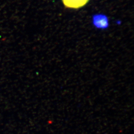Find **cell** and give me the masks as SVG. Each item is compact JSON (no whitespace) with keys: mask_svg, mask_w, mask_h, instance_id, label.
<instances>
[{"mask_svg":"<svg viewBox=\"0 0 134 134\" xmlns=\"http://www.w3.org/2000/svg\"><path fill=\"white\" fill-rule=\"evenodd\" d=\"M92 24L96 29H105L109 25V19L105 14H94L92 17Z\"/></svg>","mask_w":134,"mask_h":134,"instance_id":"6da1fadb","label":"cell"},{"mask_svg":"<svg viewBox=\"0 0 134 134\" xmlns=\"http://www.w3.org/2000/svg\"><path fill=\"white\" fill-rule=\"evenodd\" d=\"M64 5L72 9H78L84 7L90 0H62Z\"/></svg>","mask_w":134,"mask_h":134,"instance_id":"7a4b0ae2","label":"cell"}]
</instances>
